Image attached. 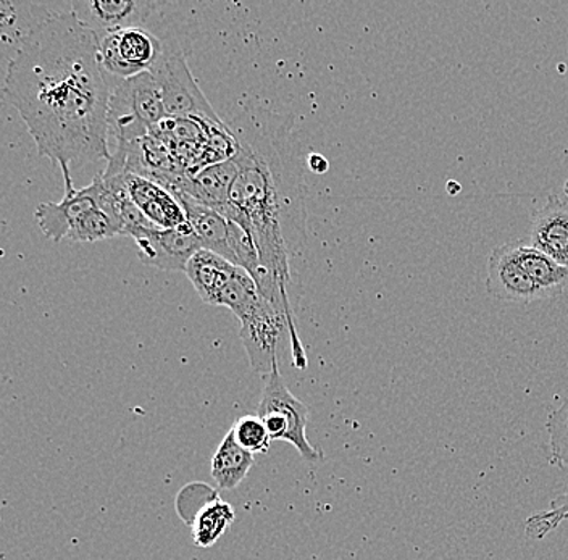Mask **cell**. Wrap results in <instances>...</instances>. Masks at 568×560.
Segmentation results:
<instances>
[{"mask_svg": "<svg viewBox=\"0 0 568 560\" xmlns=\"http://www.w3.org/2000/svg\"><path fill=\"white\" fill-rule=\"evenodd\" d=\"M105 73L99 38L73 12L39 21L7 69V101L27 123L38 154L62 170L65 194L77 191L73 163L112 157Z\"/></svg>", "mask_w": 568, "mask_h": 560, "instance_id": "cell-1", "label": "cell"}, {"mask_svg": "<svg viewBox=\"0 0 568 560\" xmlns=\"http://www.w3.org/2000/svg\"><path fill=\"white\" fill-rule=\"evenodd\" d=\"M229 126L237 144V175L223 215L254 240L258 291L296 326L290 288L293 262L307 240V211L291 122L257 109L240 113Z\"/></svg>", "mask_w": 568, "mask_h": 560, "instance_id": "cell-2", "label": "cell"}, {"mask_svg": "<svg viewBox=\"0 0 568 560\" xmlns=\"http://www.w3.org/2000/svg\"><path fill=\"white\" fill-rule=\"evenodd\" d=\"M241 324V342L251 362V367L258 374H272L280 364V350L290 344L293 365L300 370L307 368V356L297 333V326L291 325L286 315L273 306L264 294L258 293L234 312Z\"/></svg>", "mask_w": 568, "mask_h": 560, "instance_id": "cell-3", "label": "cell"}, {"mask_svg": "<svg viewBox=\"0 0 568 560\" xmlns=\"http://www.w3.org/2000/svg\"><path fill=\"white\" fill-rule=\"evenodd\" d=\"M166 119L162 92L151 72L122 80L113 88L109 104V133L115 140V149L151 136Z\"/></svg>", "mask_w": 568, "mask_h": 560, "instance_id": "cell-4", "label": "cell"}, {"mask_svg": "<svg viewBox=\"0 0 568 560\" xmlns=\"http://www.w3.org/2000/svg\"><path fill=\"white\" fill-rule=\"evenodd\" d=\"M257 416L268 428L272 441L290 442L307 462H317L322 459V452H318L307 438L311 414L305 404L287 388L280 371V364H276L268 375Z\"/></svg>", "mask_w": 568, "mask_h": 560, "instance_id": "cell-5", "label": "cell"}, {"mask_svg": "<svg viewBox=\"0 0 568 560\" xmlns=\"http://www.w3.org/2000/svg\"><path fill=\"white\" fill-rule=\"evenodd\" d=\"M163 105L169 119H199L223 125V120L213 110L211 102L194 80L186 57L178 49H166L160 57L158 65L152 69Z\"/></svg>", "mask_w": 568, "mask_h": 560, "instance_id": "cell-6", "label": "cell"}, {"mask_svg": "<svg viewBox=\"0 0 568 560\" xmlns=\"http://www.w3.org/2000/svg\"><path fill=\"white\" fill-rule=\"evenodd\" d=\"M102 67L120 81L152 72L165 51V44L145 28H131L99 41Z\"/></svg>", "mask_w": 568, "mask_h": 560, "instance_id": "cell-7", "label": "cell"}, {"mask_svg": "<svg viewBox=\"0 0 568 560\" xmlns=\"http://www.w3.org/2000/svg\"><path fill=\"white\" fill-rule=\"evenodd\" d=\"M131 237L136 243L142 264L163 272H186L191 257L202 250L193 226L187 222L170 230L148 226Z\"/></svg>", "mask_w": 568, "mask_h": 560, "instance_id": "cell-8", "label": "cell"}, {"mask_svg": "<svg viewBox=\"0 0 568 560\" xmlns=\"http://www.w3.org/2000/svg\"><path fill=\"white\" fill-rule=\"evenodd\" d=\"M70 6L77 19L101 41L119 31L144 28L163 3L154 0H73Z\"/></svg>", "mask_w": 568, "mask_h": 560, "instance_id": "cell-9", "label": "cell"}, {"mask_svg": "<svg viewBox=\"0 0 568 560\" xmlns=\"http://www.w3.org/2000/svg\"><path fill=\"white\" fill-rule=\"evenodd\" d=\"M486 291L493 299L504 303L530 304L548 299L536 286L530 275L518 264L514 253V243L503 244L491 251L488 258Z\"/></svg>", "mask_w": 568, "mask_h": 560, "instance_id": "cell-10", "label": "cell"}, {"mask_svg": "<svg viewBox=\"0 0 568 560\" xmlns=\"http://www.w3.org/2000/svg\"><path fill=\"white\" fill-rule=\"evenodd\" d=\"M105 193V181L102 175H98L89 186L67 193L57 204H39L34 212L36 222L45 237L60 243L63 237H69L70 230L84 212L101 204Z\"/></svg>", "mask_w": 568, "mask_h": 560, "instance_id": "cell-11", "label": "cell"}, {"mask_svg": "<svg viewBox=\"0 0 568 560\" xmlns=\"http://www.w3.org/2000/svg\"><path fill=\"white\" fill-rule=\"evenodd\" d=\"M123 181L131 202L152 225L170 230L187 222L180 200L162 184L134 173H123Z\"/></svg>", "mask_w": 568, "mask_h": 560, "instance_id": "cell-12", "label": "cell"}, {"mask_svg": "<svg viewBox=\"0 0 568 560\" xmlns=\"http://www.w3.org/2000/svg\"><path fill=\"white\" fill-rule=\"evenodd\" d=\"M530 243L568 268V201L549 194L546 204L532 215Z\"/></svg>", "mask_w": 568, "mask_h": 560, "instance_id": "cell-13", "label": "cell"}, {"mask_svg": "<svg viewBox=\"0 0 568 560\" xmlns=\"http://www.w3.org/2000/svg\"><path fill=\"white\" fill-rule=\"evenodd\" d=\"M236 175L237 163L234 157L230 161L205 166L194 175H186L178 200L184 196L190 197L197 204L211 207L223 215L229 208L230 191Z\"/></svg>", "mask_w": 568, "mask_h": 560, "instance_id": "cell-14", "label": "cell"}, {"mask_svg": "<svg viewBox=\"0 0 568 560\" xmlns=\"http://www.w3.org/2000/svg\"><path fill=\"white\" fill-rule=\"evenodd\" d=\"M181 205L186 212L187 223L193 226L195 236L202 250L226 258L233 264L231 237H233V222L211 207L197 204L190 197H181Z\"/></svg>", "mask_w": 568, "mask_h": 560, "instance_id": "cell-15", "label": "cell"}, {"mask_svg": "<svg viewBox=\"0 0 568 560\" xmlns=\"http://www.w3.org/2000/svg\"><path fill=\"white\" fill-rule=\"evenodd\" d=\"M237 265L231 264L226 258L211 253V251L201 250L191 257L186 267V275L193 283L201 299L205 304L216 306L220 294L233 278Z\"/></svg>", "mask_w": 568, "mask_h": 560, "instance_id": "cell-16", "label": "cell"}, {"mask_svg": "<svg viewBox=\"0 0 568 560\" xmlns=\"http://www.w3.org/2000/svg\"><path fill=\"white\" fill-rule=\"evenodd\" d=\"M514 253L518 264L548 297L559 296L568 285V268L557 264L549 255L521 241H515Z\"/></svg>", "mask_w": 568, "mask_h": 560, "instance_id": "cell-17", "label": "cell"}, {"mask_svg": "<svg viewBox=\"0 0 568 560\" xmlns=\"http://www.w3.org/2000/svg\"><path fill=\"white\" fill-rule=\"evenodd\" d=\"M252 466H254V454L241 448L234 439L233 431L230 430L213 454L211 474L216 487L233 491L243 483Z\"/></svg>", "mask_w": 568, "mask_h": 560, "instance_id": "cell-18", "label": "cell"}, {"mask_svg": "<svg viewBox=\"0 0 568 560\" xmlns=\"http://www.w3.org/2000/svg\"><path fill=\"white\" fill-rule=\"evenodd\" d=\"M234 522V509L226 501L207 502L195 517L193 540L199 548H211Z\"/></svg>", "mask_w": 568, "mask_h": 560, "instance_id": "cell-19", "label": "cell"}, {"mask_svg": "<svg viewBox=\"0 0 568 560\" xmlns=\"http://www.w3.org/2000/svg\"><path fill=\"white\" fill-rule=\"evenodd\" d=\"M568 520V491L564 495L557 496L552 502H550L548 510L535 513V516L528 517L525 522V534L530 540H542L548 534L556 531L564 522Z\"/></svg>", "mask_w": 568, "mask_h": 560, "instance_id": "cell-20", "label": "cell"}, {"mask_svg": "<svg viewBox=\"0 0 568 560\" xmlns=\"http://www.w3.org/2000/svg\"><path fill=\"white\" fill-rule=\"evenodd\" d=\"M234 439L241 448L251 454H268L272 445V436L268 428L258 416H243L237 418L236 424L231 427Z\"/></svg>", "mask_w": 568, "mask_h": 560, "instance_id": "cell-21", "label": "cell"}, {"mask_svg": "<svg viewBox=\"0 0 568 560\" xmlns=\"http://www.w3.org/2000/svg\"><path fill=\"white\" fill-rule=\"evenodd\" d=\"M549 446L552 456L568 467V396L548 420Z\"/></svg>", "mask_w": 568, "mask_h": 560, "instance_id": "cell-22", "label": "cell"}, {"mask_svg": "<svg viewBox=\"0 0 568 560\" xmlns=\"http://www.w3.org/2000/svg\"><path fill=\"white\" fill-rule=\"evenodd\" d=\"M307 163L308 169H311V172L317 173V175H323V173L328 172L329 163L328 161H326L325 157H323V155H308Z\"/></svg>", "mask_w": 568, "mask_h": 560, "instance_id": "cell-23", "label": "cell"}, {"mask_svg": "<svg viewBox=\"0 0 568 560\" xmlns=\"http://www.w3.org/2000/svg\"><path fill=\"white\" fill-rule=\"evenodd\" d=\"M462 186L457 181L450 180L449 183H447V193L450 194V196H457V194L460 193Z\"/></svg>", "mask_w": 568, "mask_h": 560, "instance_id": "cell-24", "label": "cell"}, {"mask_svg": "<svg viewBox=\"0 0 568 560\" xmlns=\"http://www.w3.org/2000/svg\"><path fill=\"white\" fill-rule=\"evenodd\" d=\"M564 193H566L568 200V180L566 181V184H564Z\"/></svg>", "mask_w": 568, "mask_h": 560, "instance_id": "cell-25", "label": "cell"}]
</instances>
